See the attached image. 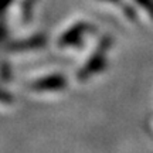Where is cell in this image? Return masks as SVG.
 <instances>
[{"label": "cell", "mask_w": 153, "mask_h": 153, "mask_svg": "<svg viewBox=\"0 0 153 153\" xmlns=\"http://www.w3.org/2000/svg\"><path fill=\"white\" fill-rule=\"evenodd\" d=\"M108 48L106 44H102L99 50L97 51V54L94 55L91 60L88 61L85 67L81 70V72H78V78H81V81L87 79L89 75H94L95 72L101 71L105 65V50Z\"/></svg>", "instance_id": "obj_1"}, {"label": "cell", "mask_w": 153, "mask_h": 153, "mask_svg": "<svg viewBox=\"0 0 153 153\" xmlns=\"http://www.w3.org/2000/svg\"><path fill=\"white\" fill-rule=\"evenodd\" d=\"M65 87V79L64 76L61 75H53L48 76V78H44V79H40L36 84H33L34 89H38V91H44V89H60V88Z\"/></svg>", "instance_id": "obj_2"}, {"label": "cell", "mask_w": 153, "mask_h": 153, "mask_svg": "<svg viewBox=\"0 0 153 153\" xmlns=\"http://www.w3.org/2000/svg\"><path fill=\"white\" fill-rule=\"evenodd\" d=\"M84 28H85V26H76L72 31H70V34L67 33L64 37L60 40V44L61 45H67V44H70V43H72L74 40H76V38L79 37L82 34V31H84Z\"/></svg>", "instance_id": "obj_3"}]
</instances>
